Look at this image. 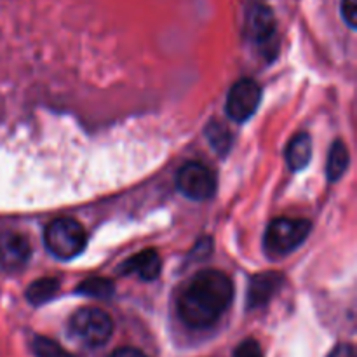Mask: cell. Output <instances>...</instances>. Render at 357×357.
I'll return each instance as SVG.
<instances>
[{"label": "cell", "mask_w": 357, "mask_h": 357, "mask_svg": "<svg viewBox=\"0 0 357 357\" xmlns=\"http://www.w3.org/2000/svg\"><path fill=\"white\" fill-rule=\"evenodd\" d=\"M234 298V284L225 272L208 268L192 278L178 298V316L192 330L218 323Z\"/></svg>", "instance_id": "1"}, {"label": "cell", "mask_w": 357, "mask_h": 357, "mask_svg": "<svg viewBox=\"0 0 357 357\" xmlns=\"http://www.w3.org/2000/svg\"><path fill=\"white\" fill-rule=\"evenodd\" d=\"M44 243L52 257L66 261L82 253L87 244V232L75 220L59 218L47 225Z\"/></svg>", "instance_id": "2"}, {"label": "cell", "mask_w": 357, "mask_h": 357, "mask_svg": "<svg viewBox=\"0 0 357 357\" xmlns=\"http://www.w3.org/2000/svg\"><path fill=\"white\" fill-rule=\"evenodd\" d=\"M312 223L300 218H278L268 225L264 248L268 257H286L309 237Z\"/></svg>", "instance_id": "3"}, {"label": "cell", "mask_w": 357, "mask_h": 357, "mask_svg": "<svg viewBox=\"0 0 357 357\" xmlns=\"http://www.w3.org/2000/svg\"><path fill=\"white\" fill-rule=\"evenodd\" d=\"M70 331L86 347H101L114 333V321L98 307L79 309L70 319Z\"/></svg>", "instance_id": "4"}, {"label": "cell", "mask_w": 357, "mask_h": 357, "mask_svg": "<svg viewBox=\"0 0 357 357\" xmlns=\"http://www.w3.org/2000/svg\"><path fill=\"white\" fill-rule=\"evenodd\" d=\"M176 187L192 201H206L216 192V176L206 164L187 162L178 171Z\"/></svg>", "instance_id": "5"}, {"label": "cell", "mask_w": 357, "mask_h": 357, "mask_svg": "<svg viewBox=\"0 0 357 357\" xmlns=\"http://www.w3.org/2000/svg\"><path fill=\"white\" fill-rule=\"evenodd\" d=\"M261 101V89L253 79H241L230 87L227 96V114L232 121L246 122L257 112Z\"/></svg>", "instance_id": "6"}, {"label": "cell", "mask_w": 357, "mask_h": 357, "mask_svg": "<svg viewBox=\"0 0 357 357\" xmlns=\"http://www.w3.org/2000/svg\"><path fill=\"white\" fill-rule=\"evenodd\" d=\"M248 37L253 42H257L261 49L268 47L272 51V42L275 38V21L272 16L271 9L261 3H257L251 7L248 13Z\"/></svg>", "instance_id": "7"}, {"label": "cell", "mask_w": 357, "mask_h": 357, "mask_svg": "<svg viewBox=\"0 0 357 357\" xmlns=\"http://www.w3.org/2000/svg\"><path fill=\"white\" fill-rule=\"evenodd\" d=\"M31 257V246L20 234L0 236V267L3 271H20Z\"/></svg>", "instance_id": "8"}, {"label": "cell", "mask_w": 357, "mask_h": 357, "mask_svg": "<svg viewBox=\"0 0 357 357\" xmlns=\"http://www.w3.org/2000/svg\"><path fill=\"white\" fill-rule=\"evenodd\" d=\"M160 268H162V261H160L159 253L153 250H145L129 258L121 267V274L138 275L143 281H153L159 278Z\"/></svg>", "instance_id": "9"}, {"label": "cell", "mask_w": 357, "mask_h": 357, "mask_svg": "<svg viewBox=\"0 0 357 357\" xmlns=\"http://www.w3.org/2000/svg\"><path fill=\"white\" fill-rule=\"evenodd\" d=\"M312 157V139L307 132H300L286 146V162L291 171L305 169Z\"/></svg>", "instance_id": "10"}, {"label": "cell", "mask_w": 357, "mask_h": 357, "mask_svg": "<svg viewBox=\"0 0 357 357\" xmlns=\"http://www.w3.org/2000/svg\"><path fill=\"white\" fill-rule=\"evenodd\" d=\"M281 281L282 279L279 278V274L258 275V278L251 282L250 298H248L250 309L265 305V303L274 296V293L278 291V288L281 286Z\"/></svg>", "instance_id": "11"}, {"label": "cell", "mask_w": 357, "mask_h": 357, "mask_svg": "<svg viewBox=\"0 0 357 357\" xmlns=\"http://www.w3.org/2000/svg\"><path fill=\"white\" fill-rule=\"evenodd\" d=\"M349 162V150L345 146L344 142L337 139V142L331 145L330 155H328V166H326V174L330 181H338L347 171Z\"/></svg>", "instance_id": "12"}, {"label": "cell", "mask_w": 357, "mask_h": 357, "mask_svg": "<svg viewBox=\"0 0 357 357\" xmlns=\"http://www.w3.org/2000/svg\"><path fill=\"white\" fill-rule=\"evenodd\" d=\"M58 289H59L58 279L42 278L28 286L26 300L31 303V305H44L45 302H49V300L58 293Z\"/></svg>", "instance_id": "13"}, {"label": "cell", "mask_w": 357, "mask_h": 357, "mask_svg": "<svg viewBox=\"0 0 357 357\" xmlns=\"http://www.w3.org/2000/svg\"><path fill=\"white\" fill-rule=\"evenodd\" d=\"M77 291H79L80 295L93 296V298H107V296H110L112 293H114V282L101 278L87 279V281H84L82 284L77 288Z\"/></svg>", "instance_id": "14"}, {"label": "cell", "mask_w": 357, "mask_h": 357, "mask_svg": "<svg viewBox=\"0 0 357 357\" xmlns=\"http://www.w3.org/2000/svg\"><path fill=\"white\" fill-rule=\"evenodd\" d=\"M33 351L37 357H73L70 356L65 349L59 347L54 340H49V338L44 337L35 338Z\"/></svg>", "instance_id": "15"}, {"label": "cell", "mask_w": 357, "mask_h": 357, "mask_svg": "<svg viewBox=\"0 0 357 357\" xmlns=\"http://www.w3.org/2000/svg\"><path fill=\"white\" fill-rule=\"evenodd\" d=\"M208 138L211 142V145L215 146L216 152H225L230 145V135L227 131V128H223L222 124H211L208 129Z\"/></svg>", "instance_id": "16"}, {"label": "cell", "mask_w": 357, "mask_h": 357, "mask_svg": "<svg viewBox=\"0 0 357 357\" xmlns=\"http://www.w3.org/2000/svg\"><path fill=\"white\" fill-rule=\"evenodd\" d=\"M234 357H264V351H261L260 344L253 338H248V340L241 342L237 345Z\"/></svg>", "instance_id": "17"}, {"label": "cell", "mask_w": 357, "mask_h": 357, "mask_svg": "<svg viewBox=\"0 0 357 357\" xmlns=\"http://www.w3.org/2000/svg\"><path fill=\"white\" fill-rule=\"evenodd\" d=\"M342 17L351 28L357 26V0H342Z\"/></svg>", "instance_id": "18"}, {"label": "cell", "mask_w": 357, "mask_h": 357, "mask_svg": "<svg viewBox=\"0 0 357 357\" xmlns=\"http://www.w3.org/2000/svg\"><path fill=\"white\" fill-rule=\"evenodd\" d=\"M328 357H356V351L351 344H340L330 352Z\"/></svg>", "instance_id": "19"}, {"label": "cell", "mask_w": 357, "mask_h": 357, "mask_svg": "<svg viewBox=\"0 0 357 357\" xmlns=\"http://www.w3.org/2000/svg\"><path fill=\"white\" fill-rule=\"evenodd\" d=\"M110 357H146L139 349L135 347H121L117 351H114Z\"/></svg>", "instance_id": "20"}]
</instances>
